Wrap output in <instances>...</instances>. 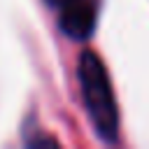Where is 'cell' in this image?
Segmentation results:
<instances>
[{
  "instance_id": "cell-2",
  "label": "cell",
  "mask_w": 149,
  "mask_h": 149,
  "mask_svg": "<svg viewBox=\"0 0 149 149\" xmlns=\"http://www.w3.org/2000/svg\"><path fill=\"white\" fill-rule=\"evenodd\" d=\"M58 16V28L72 40H86L95 30L98 0H44Z\"/></svg>"
},
{
  "instance_id": "cell-1",
  "label": "cell",
  "mask_w": 149,
  "mask_h": 149,
  "mask_svg": "<svg viewBox=\"0 0 149 149\" xmlns=\"http://www.w3.org/2000/svg\"><path fill=\"white\" fill-rule=\"evenodd\" d=\"M77 77H79L86 112L91 116V123H93L98 137L107 144H114L116 133H119V109H116L107 68L98 58L95 51H84L79 56Z\"/></svg>"
}]
</instances>
